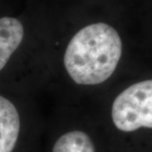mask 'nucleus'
Returning a JSON list of instances; mask_svg holds the SVG:
<instances>
[{
	"label": "nucleus",
	"instance_id": "obj_1",
	"mask_svg": "<svg viewBox=\"0 0 152 152\" xmlns=\"http://www.w3.org/2000/svg\"><path fill=\"white\" fill-rule=\"evenodd\" d=\"M60 26H51L47 90L58 92L61 101L93 100L117 72L124 55L121 35L98 15Z\"/></svg>",
	"mask_w": 152,
	"mask_h": 152
},
{
	"label": "nucleus",
	"instance_id": "obj_2",
	"mask_svg": "<svg viewBox=\"0 0 152 152\" xmlns=\"http://www.w3.org/2000/svg\"><path fill=\"white\" fill-rule=\"evenodd\" d=\"M51 26L0 17V86L38 94L48 89Z\"/></svg>",
	"mask_w": 152,
	"mask_h": 152
},
{
	"label": "nucleus",
	"instance_id": "obj_3",
	"mask_svg": "<svg viewBox=\"0 0 152 152\" xmlns=\"http://www.w3.org/2000/svg\"><path fill=\"white\" fill-rule=\"evenodd\" d=\"M108 117L111 124L123 133L152 129V79L121 91L110 103Z\"/></svg>",
	"mask_w": 152,
	"mask_h": 152
}]
</instances>
